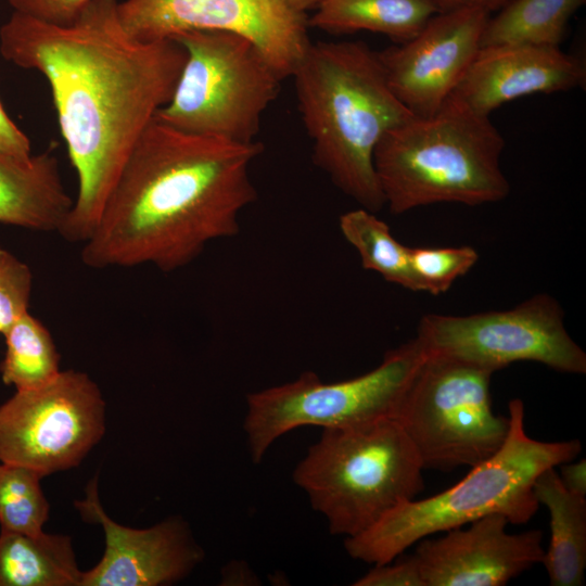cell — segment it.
Segmentation results:
<instances>
[{
	"instance_id": "cell-4",
	"label": "cell",
	"mask_w": 586,
	"mask_h": 586,
	"mask_svg": "<svg viewBox=\"0 0 586 586\" xmlns=\"http://www.w3.org/2000/svg\"><path fill=\"white\" fill-rule=\"evenodd\" d=\"M509 432L499 450L450 488L420 500H405L365 532L345 537L347 553L373 565L392 562L408 547L440 532L492 513L524 524L536 513L533 485L546 469L574 460L578 440L542 442L527 436L524 404L509 402Z\"/></svg>"
},
{
	"instance_id": "cell-11",
	"label": "cell",
	"mask_w": 586,
	"mask_h": 586,
	"mask_svg": "<svg viewBox=\"0 0 586 586\" xmlns=\"http://www.w3.org/2000/svg\"><path fill=\"white\" fill-rule=\"evenodd\" d=\"M104 432L105 402L97 383L85 372L61 371L0 406V462L44 477L79 466Z\"/></svg>"
},
{
	"instance_id": "cell-12",
	"label": "cell",
	"mask_w": 586,
	"mask_h": 586,
	"mask_svg": "<svg viewBox=\"0 0 586 586\" xmlns=\"http://www.w3.org/2000/svg\"><path fill=\"white\" fill-rule=\"evenodd\" d=\"M124 29L142 41L213 29L252 41L284 79L310 44L308 18L279 0H125L117 3Z\"/></svg>"
},
{
	"instance_id": "cell-7",
	"label": "cell",
	"mask_w": 586,
	"mask_h": 586,
	"mask_svg": "<svg viewBox=\"0 0 586 586\" xmlns=\"http://www.w3.org/2000/svg\"><path fill=\"white\" fill-rule=\"evenodd\" d=\"M171 39L187 59L155 119L177 130L251 143L282 78L256 46L238 34L194 29Z\"/></svg>"
},
{
	"instance_id": "cell-13",
	"label": "cell",
	"mask_w": 586,
	"mask_h": 586,
	"mask_svg": "<svg viewBox=\"0 0 586 586\" xmlns=\"http://www.w3.org/2000/svg\"><path fill=\"white\" fill-rule=\"evenodd\" d=\"M489 15L469 3L441 11L413 38L378 52L388 87L413 116H430L450 98L481 48Z\"/></svg>"
},
{
	"instance_id": "cell-9",
	"label": "cell",
	"mask_w": 586,
	"mask_h": 586,
	"mask_svg": "<svg viewBox=\"0 0 586 586\" xmlns=\"http://www.w3.org/2000/svg\"><path fill=\"white\" fill-rule=\"evenodd\" d=\"M492 374L428 351L394 416L423 469L472 468L502 446L510 422L509 417L493 411Z\"/></svg>"
},
{
	"instance_id": "cell-23",
	"label": "cell",
	"mask_w": 586,
	"mask_h": 586,
	"mask_svg": "<svg viewBox=\"0 0 586 586\" xmlns=\"http://www.w3.org/2000/svg\"><path fill=\"white\" fill-rule=\"evenodd\" d=\"M341 233L357 251L365 269L378 272L386 281L419 292L412 271L410 247L397 241L385 221L375 213L359 207L344 213L339 220Z\"/></svg>"
},
{
	"instance_id": "cell-25",
	"label": "cell",
	"mask_w": 586,
	"mask_h": 586,
	"mask_svg": "<svg viewBox=\"0 0 586 586\" xmlns=\"http://www.w3.org/2000/svg\"><path fill=\"white\" fill-rule=\"evenodd\" d=\"M410 260L419 292L440 295L473 268L479 260V253L469 245L410 247Z\"/></svg>"
},
{
	"instance_id": "cell-2",
	"label": "cell",
	"mask_w": 586,
	"mask_h": 586,
	"mask_svg": "<svg viewBox=\"0 0 586 586\" xmlns=\"http://www.w3.org/2000/svg\"><path fill=\"white\" fill-rule=\"evenodd\" d=\"M259 142L177 130L157 119L127 157L80 258L89 268L152 265L170 272L213 241L239 233L256 200L250 177Z\"/></svg>"
},
{
	"instance_id": "cell-5",
	"label": "cell",
	"mask_w": 586,
	"mask_h": 586,
	"mask_svg": "<svg viewBox=\"0 0 586 586\" xmlns=\"http://www.w3.org/2000/svg\"><path fill=\"white\" fill-rule=\"evenodd\" d=\"M505 139L486 115L450 97L426 117L386 131L373 153L385 205L394 215L437 203L477 206L506 199Z\"/></svg>"
},
{
	"instance_id": "cell-8",
	"label": "cell",
	"mask_w": 586,
	"mask_h": 586,
	"mask_svg": "<svg viewBox=\"0 0 586 586\" xmlns=\"http://www.w3.org/2000/svg\"><path fill=\"white\" fill-rule=\"evenodd\" d=\"M426 356L415 337L359 377L326 383L306 371L294 381L249 394L244 431L252 460L259 462L273 442L300 426L343 428L394 418Z\"/></svg>"
},
{
	"instance_id": "cell-3",
	"label": "cell",
	"mask_w": 586,
	"mask_h": 586,
	"mask_svg": "<svg viewBox=\"0 0 586 586\" xmlns=\"http://www.w3.org/2000/svg\"><path fill=\"white\" fill-rule=\"evenodd\" d=\"M292 77L315 163L360 207L379 212L374 149L413 115L388 87L378 52L361 41L310 42Z\"/></svg>"
},
{
	"instance_id": "cell-27",
	"label": "cell",
	"mask_w": 586,
	"mask_h": 586,
	"mask_svg": "<svg viewBox=\"0 0 586 586\" xmlns=\"http://www.w3.org/2000/svg\"><path fill=\"white\" fill-rule=\"evenodd\" d=\"M15 12L44 23L68 26L73 24L90 0H8Z\"/></svg>"
},
{
	"instance_id": "cell-15",
	"label": "cell",
	"mask_w": 586,
	"mask_h": 586,
	"mask_svg": "<svg viewBox=\"0 0 586 586\" xmlns=\"http://www.w3.org/2000/svg\"><path fill=\"white\" fill-rule=\"evenodd\" d=\"M468 524L419 540L412 557L424 586H502L543 562L539 530L509 534V521L500 513Z\"/></svg>"
},
{
	"instance_id": "cell-6",
	"label": "cell",
	"mask_w": 586,
	"mask_h": 586,
	"mask_svg": "<svg viewBox=\"0 0 586 586\" xmlns=\"http://www.w3.org/2000/svg\"><path fill=\"white\" fill-rule=\"evenodd\" d=\"M423 466L394 418L322 429L293 472V481L334 535L351 537L374 525L424 488Z\"/></svg>"
},
{
	"instance_id": "cell-28",
	"label": "cell",
	"mask_w": 586,
	"mask_h": 586,
	"mask_svg": "<svg viewBox=\"0 0 586 586\" xmlns=\"http://www.w3.org/2000/svg\"><path fill=\"white\" fill-rule=\"evenodd\" d=\"M355 586H424L413 557L395 564L374 565Z\"/></svg>"
},
{
	"instance_id": "cell-22",
	"label": "cell",
	"mask_w": 586,
	"mask_h": 586,
	"mask_svg": "<svg viewBox=\"0 0 586 586\" xmlns=\"http://www.w3.org/2000/svg\"><path fill=\"white\" fill-rule=\"evenodd\" d=\"M5 353L0 364L1 380L16 391L39 388L54 380L60 354L49 329L29 311L3 333Z\"/></svg>"
},
{
	"instance_id": "cell-26",
	"label": "cell",
	"mask_w": 586,
	"mask_h": 586,
	"mask_svg": "<svg viewBox=\"0 0 586 586\" xmlns=\"http://www.w3.org/2000/svg\"><path fill=\"white\" fill-rule=\"evenodd\" d=\"M30 267L0 246V333L29 311L33 291Z\"/></svg>"
},
{
	"instance_id": "cell-19",
	"label": "cell",
	"mask_w": 586,
	"mask_h": 586,
	"mask_svg": "<svg viewBox=\"0 0 586 586\" xmlns=\"http://www.w3.org/2000/svg\"><path fill=\"white\" fill-rule=\"evenodd\" d=\"M81 576L69 536L0 531V586H79Z\"/></svg>"
},
{
	"instance_id": "cell-17",
	"label": "cell",
	"mask_w": 586,
	"mask_h": 586,
	"mask_svg": "<svg viewBox=\"0 0 586 586\" xmlns=\"http://www.w3.org/2000/svg\"><path fill=\"white\" fill-rule=\"evenodd\" d=\"M73 203L50 151L25 158L0 152L1 224L59 233Z\"/></svg>"
},
{
	"instance_id": "cell-31",
	"label": "cell",
	"mask_w": 586,
	"mask_h": 586,
	"mask_svg": "<svg viewBox=\"0 0 586 586\" xmlns=\"http://www.w3.org/2000/svg\"><path fill=\"white\" fill-rule=\"evenodd\" d=\"M288 9L295 13L305 14L309 10H316L323 0H279Z\"/></svg>"
},
{
	"instance_id": "cell-16",
	"label": "cell",
	"mask_w": 586,
	"mask_h": 586,
	"mask_svg": "<svg viewBox=\"0 0 586 586\" xmlns=\"http://www.w3.org/2000/svg\"><path fill=\"white\" fill-rule=\"evenodd\" d=\"M585 80V63L559 46L501 43L480 48L450 97L489 116L509 101L568 91L584 86Z\"/></svg>"
},
{
	"instance_id": "cell-18",
	"label": "cell",
	"mask_w": 586,
	"mask_h": 586,
	"mask_svg": "<svg viewBox=\"0 0 586 586\" xmlns=\"http://www.w3.org/2000/svg\"><path fill=\"white\" fill-rule=\"evenodd\" d=\"M534 496L550 515V543L544 564L552 586H581L586 568V497L571 493L556 467L544 470Z\"/></svg>"
},
{
	"instance_id": "cell-20",
	"label": "cell",
	"mask_w": 586,
	"mask_h": 586,
	"mask_svg": "<svg viewBox=\"0 0 586 586\" xmlns=\"http://www.w3.org/2000/svg\"><path fill=\"white\" fill-rule=\"evenodd\" d=\"M441 11L435 0H323L308 27L330 34L379 33L403 43Z\"/></svg>"
},
{
	"instance_id": "cell-21",
	"label": "cell",
	"mask_w": 586,
	"mask_h": 586,
	"mask_svg": "<svg viewBox=\"0 0 586 586\" xmlns=\"http://www.w3.org/2000/svg\"><path fill=\"white\" fill-rule=\"evenodd\" d=\"M586 0H509L485 26L481 47L501 43L559 46Z\"/></svg>"
},
{
	"instance_id": "cell-10",
	"label": "cell",
	"mask_w": 586,
	"mask_h": 586,
	"mask_svg": "<svg viewBox=\"0 0 586 586\" xmlns=\"http://www.w3.org/2000/svg\"><path fill=\"white\" fill-rule=\"evenodd\" d=\"M416 339L430 353L493 373L524 360L565 373L586 372V354L566 331L561 305L547 293L505 310L425 315Z\"/></svg>"
},
{
	"instance_id": "cell-32",
	"label": "cell",
	"mask_w": 586,
	"mask_h": 586,
	"mask_svg": "<svg viewBox=\"0 0 586 586\" xmlns=\"http://www.w3.org/2000/svg\"><path fill=\"white\" fill-rule=\"evenodd\" d=\"M509 0H466L467 3L479 7L492 13L493 11L500 10Z\"/></svg>"
},
{
	"instance_id": "cell-29",
	"label": "cell",
	"mask_w": 586,
	"mask_h": 586,
	"mask_svg": "<svg viewBox=\"0 0 586 586\" xmlns=\"http://www.w3.org/2000/svg\"><path fill=\"white\" fill-rule=\"evenodd\" d=\"M0 152L17 157H29L31 144L27 136L7 114L0 102Z\"/></svg>"
},
{
	"instance_id": "cell-24",
	"label": "cell",
	"mask_w": 586,
	"mask_h": 586,
	"mask_svg": "<svg viewBox=\"0 0 586 586\" xmlns=\"http://www.w3.org/2000/svg\"><path fill=\"white\" fill-rule=\"evenodd\" d=\"M43 476L27 467L0 462V531L38 534L50 505L41 488Z\"/></svg>"
},
{
	"instance_id": "cell-14",
	"label": "cell",
	"mask_w": 586,
	"mask_h": 586,
	"mask_svg": "<svg viewBox=\"0 0 586 586\" xmlns=\"http://www.w3.org/2000/svg\"><path fill=\"white\" fill-rule=\"evenodd\" d=\"M74 506L85 522L101 525L105 549L101 560L82 572L79 586H162L186 577L203 559L187 523L170 518L149 528L124 526L104 511L98 477Z\"/></svg>"
},
{
	"instance_id": "cell-30",
	"label": "cell",
	"mask_w": 586,
	"mask_h": 586,
	"mask_svg": "<svg viewBox=\"0 0 586 586\" xmlns=\"http://www.w3.org/2000/svg\"><path fill=\"white\" fill-rule=\"evenodd\" d=\"M559 473L560 480L568 491L586 497V461L581 459L562 463Z\"/></svg>"
},
{
	"instance_id": "cell-33",
	"label": "cell",
	"mask_w": 586,
	"mask_h": 586,
	"mask_svg": "<svg viewBox=\"0 0 586 586\" xmlns=\"http://www.w3.org/2000/svg\"><path fill=\"white\" fill-rule=\"evenodd\" d=\"M442 11L451 10L463 5L466 0H435Z\"/></svg>"
},
{
	"instance_id": "cell-1",
	"label": "cell",
	"mask_w": 586,
	"mask_h": 586,
	"mask_svg": "<svg viewBox=\"0 0 586 586\" xmlns=\"http://www.w3.org/2000/svg\"><path fill=\"white\" fill-rule=\"evenodd\" d=\"M117 0H90L59 26L13 12L0 53L41 73L51 89L78 192L59 234L84 243L137 141L170 100L184 65L174 39L142 41L122 26Z\"/></svg>"
}]
</instances>
